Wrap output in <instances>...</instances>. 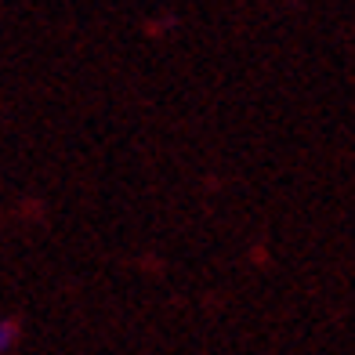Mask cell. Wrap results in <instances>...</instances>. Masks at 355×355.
<instances>
[{
    "label": "cell",
    "instance_id": "1",
    "mask_svg": "<svg viewBox=\"0 0 355 355\" xmlns=\"http://www.w3.org/2000/svg\"><path fill=\"white\" fill-rule=\"evenodd\" d=\"M15 345H19V327L15 322H0V355H8Z\"/></svg>",
    "mask_w": 355,
    "mask_h": 355
}]
</instances>
